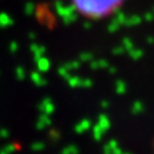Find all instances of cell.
I'll list each match as a JSON object with an SVG mask.
<instances>
[{
  "mask_svg": "<svg viewBox=\"0 0 154 154\" xmlns=\"http://www.w3.org/2000/svg\"><path fill=\"white\" fill-rule=\"evenodd\" d=\"M124 0H73L74 9L89 20H102L117 12Z\"/></svg>",
  "mask_w": 154,
  "mask_h": 154,
  "instance_id": "cell-1",
  "label": "cell"
}]
</instances>
